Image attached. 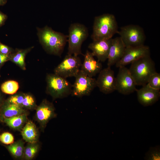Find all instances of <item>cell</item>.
<instances>
[{
  "mask_svg": "<svg viewBox=\"0 0 160 160\" xmlns=\"http://www.w3.org/2000/svg\"><path fill=\"white\" fill-rule=\"evenodd\" d=\"M7 0H0V6L5 5L7 2Z\"/></svg>",
  "mask_w": 160,
  "mask_h": 160,
  "instance_id": "cell-32",
  "label": "cell"
},
{
  "mask_svg": "<svg viewBox=\"0 0 160 160\" xmlns=\"http://www.w3.org/2000/svg\"><path fill=\"white\" fill-rule=\"evenodd\" d=\"M39 149V145L36 143H28L25 147L24 158L27 160L32 159Z\"/></svg>",
  "mask_w": 160,
  "mask_h": 160,
  "instance_id": "cell-23",
  "label": "cell"
},
{
  "mask_svg": "<svg viewBox=\"0 0 160 160\" xmlns=\"http://www.w3.org/2000/svg\"><path fill=\"white\" fill-rule=\"evenodd\" d=\"M117 33L120 36L126 47L138 46L143 45L145 39L143 29L140 26L129 25L121 28Z\"/></svg>",
  "mask_w": 160,
  "mask_h": 160,
  "instance_id": "cell-6",
  "label": "cell"
},
{
  "mask_svg": "<svg viewBox=\"0 0 160 160\" xmlns=\"http://www.w3.org/2000/svg\"><path fill=\"white\" fill-rule=\"evenodd\" d=\"M119 68L116 77V90L124 95H128L136 91L137 85L129 69L125 66Z\"/></svg>",
  "mask_w": 160,
  "mask_h": 160,
  "instance_id": "cell-9",
  "label": "cell"
},
{
  "mask_svg": "<svg viewBox=\"0 0 160 160\" xmlns=\"http://www.w3.org/2000/svg\"><path fill=\"white\" fill-rule=\"evenodd\" d=\"M3 102H2V97L0 92V107Z\"/></svg>",
  "mask_w": 160,
  "mask_h": 160,
  "instance_id": "cell-33",
  "label": "cell"
},
{
  "mask_svg": "<svg viewBox=\"0 0 160 160\" xmlns=\"http://www.w3.org/2000/svg\"><path fill=\"white\" fill-rule=\"evenodd\" d=\"M150 55L149 47L146 45L126 47L121 59L115 64L117 68L131 64L143 57Z\"/></svg>",
  "mask_w": 160,
  "mask_h": 160,
  "instance_id": "cell-10",
  "label": "cell"
},
{
  "mask_svg": "<svg viewBox=\"0 0 160 160\" xmlns=\"http://www.w3.org/2000/svg\"><path fill=\"white\" fill-rule=\"evenodd\" d=\"M37 31L40 42L45 50L49 54L60 56L68 41V36L47 26L38 28Z\"/></svg>",
  "mask_w": 160,
  "mask_h": 160,
  "instance_id": "cell-1",
  "label": "cell"
},
{
  "mask_svg": "<svg viewBox=\"0 0 160 160\" xmlns=\"http://www.w3.org/2000/svg\"><path fill=\"white\" fill-rule=\"evenodd\" d=\"M81 64L78 56L67 54L55 68L54 73L65 79L75 77L79 71Z\"/></svg>",
  "mask_w": 160,
  "mask_h": 160,
  "instance_id": "cell-7",
  "label": "cell"
},
{
  "mask_svg": "<svg viewBox=\"0 0 160 160\" xmlns=\"http://www.w3.org/2000/svg\"><path fill=\"white\" fill-rule=\"evenodd\" d=\"M118 31L115 16L110 14H103L95 17L91 38L93 41L109 39Z\"/></svg>",
  "mask_w": 160,
  "mask_h": 160,
  "instance_id": "cell-2",
  "label": "cell"
},
{
  "mask_svg": "<svg viewBox=\"0 0 160 160\" xmlns=\"http://www.w3.org/2000/svg\"><path fill=\"white\" fill-rule=\"evenodd\" d=\"M24 143L22 140H18L6 147L10 153L15 157L21 159L24 157Z\"/></svg>",
  "mask_w": 160,
  "mask_h": 160,
  "instance_id": "cell-21",
  "label": "cell"
},
{
  "mask_svg": "<svg viewBox=\"0 0 160 160\" xmlns=\"http://www.w3.org/2000/svg\"><path fill=\"white\" fill-rule=\"evenodd\" d=\"M25 113V110L21 106L6 101L3 102L0 107V117L2 120Z\"/></svg>",
  "mask_w": 160,
  "mask_h": 160,
  "instance_id": "cell-17",
  "label": "cell"
},
{
  "mask_svg": "<svg viewBox=\"0 0 160 160\" xmlns=\"http://www.w3.org/2000/svg\"><path fill=\"white\" fill-rule=\"evenodd\" d=\"M145 159L149 160H160V149L159 146L151 147L145 154Z\"/></svg>",
  "mask_w": 160,
  "mask_h": 160,
  "instance_id": "cell-24",
  "label": "cell"
},
{
  "mask_svg": "<svg viewBox=\"0 0 160 160\" xmlns=\"http://www.w3.org/2000/svg\"><path fill=\"white\" fill-rule=\"evenodd\" d=\"M11 54L7 55L0 53V69L6 62L10 60Z\"/></svg>",
  "mask_w": 160,
  "mask_h": 160,
  "instance_id": "cell-30",
  "label": "cell"
},
{
  "mask_svg": "<svg viewBox=\"0 0 160 160\" xmlns=\"http://www.w3.org/2000/svg\"><path fill=\"white\" fill-rule=\"evenodd\" d=\"M88 35V30L84 25L77 23L71 24L69 28L68 54L75 56L82 55L81 45Z\"/></svg>",
  "mask_w": 160,
  "mask_h": 160,
  "instance_id": "cell-4",
  "label": "cell"
},
{
  "mask_svg": "<svg viewBox=\"0 0 160 160\" xmlns=\"http://www.w3.org/2000/svg\"><path fill=\"white\" fill-rule=\"evenodd\" d=\"M27 119V115L25 113L12 117L4 118L2 120L10 128L20 130L22 129Z\"/></svg>",
  "mask_w": 160,
  "mask_h": 160,
  "instance_id": "cell-19",
  "label": "cell"
},
{
  "mask_svg": "<svg viewBox=\"0 0 160 160\" xmlns=\"http://www.w3.org/2000/svg\"><path fill=\"white\" fill-rule=\"evenodd\" d=\"M148 84L152 88L160 89V73L156 72L150 77Z\"/></svg>",
  "mask_w": 160,
  "mask_h": 160,
  "instance_id": "cell-26",
  "label": "cell"
},
{
  "mask_svg": "<svg viewBox=\"0 0 160 160\" xmlns=\"http://www.w3.org/2000/svg\"><path fill=\"white\" fill-rule=\"evenodd\" d=\"M47 92L53 98H62L71 94L72 85L66 79L55 74L46 77Z\"/></svg>",
  "mask_w": 160,
  "mask_h": 160,
  "instance_id": "cell-5",
  "label": "cell"
},
{
  "mask_svg": "<svg viewBox=\"0 0 160 160\" xmlns=\"http://www.w3.org/2000/svg\"><path fill=\"white\" fill-rule=\"evenodd\" d=\"M7 18V16L0 11V27L4 24Z\"/></svg>",
  "mask_w": 160,
  "mask_h": 160,
  "instance_id": "cell-31",
  "label": "cell"
},
{
  "mask_svg": "<svg viewBox=\"0 0 160 160\" xmlns=\"http://www.w3.org/2000/svg\"><path fill=\"white\" fill-rule=\"evenodd\" d=\"M22 107L24 109H31L36 107V102L33 97L29 94H25Z\"/></svg>",
  "mask_w": 160,
  "mask_h": 160,
  "instance_id": "cell-25",
  "label": "cell"
},
{
  "mask_svg": "<svg viewBox=\"0 0 160 160\" xmlns=\"http://www.w3.org/2000/svg\"><path fill=\"white\" fill-rule=\"evenodd\" d=\"M129 71L137 85L148 83L151 76L156 72L154 62L150 55L142 57L131 63Z\"/></svg>",
  "mask_w": 160,
  "mask_h": 160,
  "instance_id": "cell-3",
  "label": "cell"
},
{
  "mask_svg": "<svg viewBox=\"0 0 160 160\" xmlns=\"http://www.w3.org/2000/svg\"><path fill=\"white\" fill-rule=\"evenodd\" d=\"M14 51L12 48L2 44L0 41V53L4 55H10Z\"/></svg>",
  "mask_w": 160,
  "mask_h": 160,
  "instance_id": "cell-29",
  "label": "cell"
},
{
  "mask_svg": "<svg viewBox=\"0 0 160 160\" xmlns=\"http://www.w3.org/2000/svg\"><path fill=\"white\" fill-rule=\"evenodd\" d=\"M84 59L81 64L80 71L84 74L92 77L102 70V65L94 58L92 52L87 50L84 55Z\"/></svg>",
  "mask_w": 160,
  "mask_h": 160,
  "instance_id": "cell-15",
  "label": "cell"
},
{
  "mask_svg": "<svg viewBox=\"0 0 160 160\" xmlns=\"http://www.w3.org/2000/svg\"><path fill=\"white\" fill-rule=\"evenodd\" d=\"M19 88L18 83L14 80H8L2 84L1 86V91L8 94L13 95L18 90Z\"/></svg>",
  "mask_w": 160,
  "mask_h": 160,
  "instance_id": "cell-22",
  "label": "cell"
},
{
  "mask_svg": "<svg viewBox=\"0 0 160 160\" xmlns=\"http://www.w3.org/2000/svg\"><path fill=\"white\" fill-rule=\"evenodd\" d=\"M75 77L72 85V96L81 97L89 95L97 87L96 80L85 74L80 70Z\"/></svg>",
  "mask_w": 160,
  "mask_h": 160,
  "instance_id": "cell-8",
  "label": "cell"
},
{
  "mask_svg": "<svg viewBox=\"0 0 160 160\" xmlns=\"http://www.w3.org/2000/svg\"><path fill=\"white\" fill-rule=\"evenodd\" d=\"M21 135L23 139L30 143H36L39 139V133L35 124L29 121L22 129Z\"/></svg>",
  "mask_w": 160,
  "mask_h": 160,
  "instance_id": "cell-18",
  "label": "cell"
},
{
  "mask_svg": "<svg viewBox=\"0 0 160 160\" xmlns=\"http://www.w3.org/2000/svg\"><path fill=\"white\" fill-rule=\"evenodd\" d=\"M137 89V98L139 103L144 106L151 105L157 101L160 96V90L153 89L148 84Z\"/></svg>",
  "mask_w": 160,
  "mask_h": 160,
  "instance_id": "cell-13",
  "label": "cell"
},
{
  "mask_svg": "<svg viewBox=\"0 0 160 160\" xmlns=\"http://www.w3.org/2000/svg\"><path fill=\"white\" fill-rule=\"evenodd\" d=\"M0 77H1V75H0Z\"/></svg>",
  "mask_w": 160,
  "mask_h": 160,
  "instance_id": "cell-34",
  "label": "cell"
},
{
  "mask_svg": "<svg viewBox=\"0 0 160 160\" xmlns=\"http://www.w3.org/2000/svg\"><path fill=\"white\" fill-rule=\"evenodd\" d=\"M25 94L20 93L14 95L13 94V95L10 96L6 101L9 103L22 107V104L24 99Z\"/></svg>",
  "mask_w": 160,
  "mask_h": 160,
  "instance_id": "cell-27",
  "label": "cell"
},
{
  "mask_svg": "<svg viewBox=\"0 0 160 160\" xmlns=\"http://www.w3.org/2000/svg\"><path fill=\"white\" fill-rule=\"evenodd\" d=\"M96 84L100 91L105 94H110L116 90V77L110 67L108 66L99 73Z\"/></svg>",
  "mask_w": 160,
  "mask_h": 160,
  "instance_id": "cell-11",
  "label": "cell"
},
{
  "mask_svg": "<svg viewBox=\"0 0 160 160\" xmlns=\"http://www.w3.org/2000/svg\"><path fill=\"white\" fill-rule=\"evenodd\" d=\"M33 47L25 49H17L11 55L10 61L16 64L22 70H26L25 58L26 54Z\"/></svg>",
  "mask_w": 160,
  "mask_h": 160,
  "instance_id": "cell-20",
  "label": "cell"
},
{
  "mask_svg": "<svg viewBox=\"0 0 160 160\" xmlns=\"http://www.w3.org/2000/svg\"><path fill=\"white\" fill-rule=\"evenodd\" d=\"M125 48L120 37L112 39L107 59L108 66L111 67L121 59Z\"/></svg>",
  "mask_w": 160,
  "mask_h": 160,
  "instance_id": "cell-14",
  "label": "cell"
},
{
  "mask_svg": "<svg viewBox=\"0 0 160 160\" xmlns=\"http://www.w3.org/2000/svg\"><path fill=\"white\" fill-rule=\"evenodd\" d=\"M0 141L6 145H9L14 142L13 135L8 132H5L0 135Z\"/></svg>",
  "mask_w": 160,
  "mask_h": 160,
  "instance_id": "cell-28",
  "label": "cell"
},
{
  "mask_svg": "<svg viewBox=\"0 0 160 160\" xmlns=\"http://www.w3.org/2000/svg\"><path fill=\"white\" fill-rule=\"evenodd\" d=\"M55 110L52 103L46 99L36 107V118L43 129L50 120L56 117Z\"/></svg>",
  "mask_w": 160,
  "mask_h": 160,
  "instance_id": "cell-12",
  "label": "cell"
},
{
  "mask_svg": "<svg viewBox=\"0 0 160 160\" xmlns=\"http://www.w3.org/2000/svg\"><path fill=\"white\" fill-rule=\"evenodd\" d=\"M112 39L93 41L89 44L88 48L98 61L104 62L107 59Z\"/></svg>",
  "mask_w": 160,
  "mask_h": 160,
  "instance_id": "cell-16",
  "label": "cell"
}]
</instances>
